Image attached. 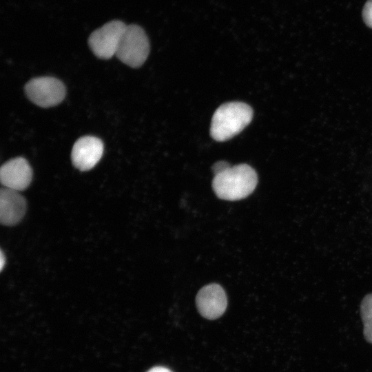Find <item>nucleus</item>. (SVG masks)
I'll use <instances>...</instances> for the list:
<instances>
[{
    "label": "nucleus",
    "mask_w": 372,
    "mask_h": 372,
    "mask_svg": "<svg viewBox=\"0 0 372 372\" xmlns=\"http://www.w3.org/2000/svg\"><path fill=\"white\" fill-rule=\"evenodd\" d=\"M230 165L226 161H218L214 164L212 166V171L214 175L224 171L227 168L229 167Z\"/></svg>",
    "instance_id": "obj_12"
},
{
    "label": "nucleus",
    "mask_w": 372,
    "mask_h": 372,
    "mask_svg": "<svg viewBox=\"0 0 372 372\" xmlns=\"http://www.w3.org/2000/svg\"><path fill=\"white\" fill-rule=\"evenodd\" d=\"M103 154V143L101 139L92 136L79 138L73 145L71 159L74 166L81 171L93 168Z\"/></svg>",
    "instance_id": "obj_6"
},
{
    "label": "nucleus",
    "mask_w": 372,
    "mask_h": 372,
    "mask_svg": "<svg viewBox=\"0 0 372 372\" xmlns=\"http://www.w3.org/2000/svg\"><path fill=\"white\" fill-rule=\"evenodd\" d=\"M6 263V258L4 256V254L2 251H1V255H0V267L1 270L3 269L4 265Z\"/></svg>",
    "instance_id": "obj_14"
},
{
    "label": "nucleus",
    "mask_w": 372,
    "mask_h": 372,
    "mask_svg": "<svg viewBox=\"0 0 372 372\" xmlns=\"http://www.w3.org/2000/svg\"><path fill=\"white\" fill-rule=\"evenodd\" d=\"M126 27L123 21L113 20L92 32L88 39L92 52L102 59H108L116 55Z\"/></svg>",
    "instance_id": "obj_5"
},
{
    "label": "nucleus",
    "mask_w": 372,
    "mask_h": 372,
    "mask_svg": "<svg viewBox=\"0 0 372 372\" xmlns=\"http://www.w3.org/2000/svg\"><path fill=\"white\" fill-rule=\"evenodd\" d=\"M147 372H172L169 369L163 366H156L149 369Z\"/></svg>",
    "instance_id": "obj_13"
},
{
    "label": "nucleus",
    "mask_w": 372,
    "mask_h": 372,
    "mask_svg": "<svg viewBox=\"0 0 372 372\" xmlns=\"http://www.w3.org/2000/svg\"><path fill=\"white\" fill-rule=\"evenodd\" d=\"M197 309L202 316L214 320L225 312L227 296L223 288L218 284H209L203 287L196 298Z\"/></svg>",
    "instance_id": "obj_7"
},
{
    "label": "nucleus",
    "mask_w": 372,
    "mask_h": 372,
    "mask_svg": "<svg viewBox=\"0 0 372 372\" xmlns=\"http://www.w3.org/2000/svg\"><path fill=\"white\" fill-rule=\"evenodd\" d=\"M253 117V110L242 102H229L220 105L214 112L210 134L217 141H227L240 133Z\"/></svg>",
    "instance_id": "obj_2"
},
{
    "label": "nucleus",
    "mask_w": 372,
    "mask_h": 372,
    "mask_svg": "<svg viewBox=\"0 0 372 372\" xmlns=\"http://www.w3.org/2000/svg\"><path fill=\"white\" fill-rule=\"evenodd\" d=\"M257 183L256 171L249 165L240 164L214 175L212 187L219 198L238 200L251 194Z\"/></svg>",
    "instance_id": "obj_1"
},
{
    "label": "nucleus",
    "mask_w": 372,
    "mask_h": 372,
    "mask_svg": "<svg viewBox=\"0 0 372 372\" xmlns=\"http://www.w3.org/2000/svg\"><path fill=\"white\" fill-rule=\"evenodd\" d=\"M149 52V39L144 30L135 24L127 25L116 53L117 58L130 67L138 68Z\"/></svg>",
    "instance_id": "obj_3"
},
{
    "label": "nucleus",
    "mask_w": 372,
    "mask_h": 372,
    "mask_svg": "<svg viewBox=\"0 0 372 372\" xmlns=\"http://www.w3.org/2000/svg\"><path fill=\"white\" fill-rule=\"evenodd\" d=\"M32 171L23 157L12 158L1 167L0 179L6 188L15 191L26 189L31 183Z\"/></svg>",
    "instance_id": "obj_8"
},
{
    "label": "nucleus",
    "mask_w": 372,
    "mask_h": 372,
    "mask_svg": "<svg viewBox=\"0 0 372 372\" xmlns=\"http://www.w3.org/2000/svg\"><path fill=\"white\" fill-rule=\"evenodd\" d=\"M362 17L365 24L372 28V0H367L362 10Z\"/></svg>",
    "instance_id": "obj_11"
},
{
    "label": "nucleus",
    "mask_w": 372,
    "mask_h": 372,
    "mask_svg": "<svg viewBox=\"0 0 372 372\" xmlns=\"http://www.w3.org/2000/svg\"><path fill=\"white\" fill-rule=\"evenodd\" d=\"M360 314L363 322L364 336L372 344V293L364 297L360 304Z\"/></svg>",
    "instance_id": "obj_10"
},
{
    "label": "nucleus",
    "mask_w": 372,
    "mask_h": 372,
    "mask_svg": "<svg viewBox=\"0 0 372 372\" xmlns=\"http://www.w3.org/2000/svg\"><path fill=\"white\" fill-rule=\"evenodd\" d=\"M25 92L33 103L42 107H50L64 99L65 87L58 79L41 76L30 80L25 85Z\"/></svg>",
    "instance_id": "obj_4"
},
{
    "label": "nucleus",
    "mask_w": 372,
    "mask_h": 372,
    "mask_svg": "<svg viewBox=\"0 0 372 372\" xmlns=\"http://www.w3.org/2000/svg\"><path fill=\"white\" fill-rule=\"evenodd\" d=\"M26 211L25 198L18 192L8 188L0 192V221L6 226L17 224Z\"/></svg>",
    "instance_id": "obj_9"
}]
</instances>
